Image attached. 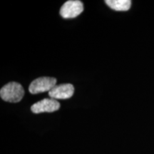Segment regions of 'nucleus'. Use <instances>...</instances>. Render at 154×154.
<instances>
[{"label": "nucleus", "mask_w": 154, "mask_h": 154, "mask_svg": "<svg viewBox=\"0 0 154 154\" xmlns=\"http://www.w3.org/2000/svg\"><path fill=\"white\" fill-rule=\"evenodd\" d=\"M24 90L22 86L17 82H10L4 86L0 90V96L4 101L17 103L22 99Z\"/></svg>", "instance_id": "f257e3e1"}, {"label": "nucleus", "mask_w": 154, "mask_h": 154, "mask_svg": "<svg viewBox=\"0 0 154 154\" xmlns=\"http://www.w3.org/2000/svg\"><path fill=\"white\" fill-rule=\"evenodd\" d=\"M57 79L53 77H40L31 83L29 91L32 94L50 91L56 86Z\"/></svg>", "instance_id": "f03ea898"}, {"label": "nucleus", "mask_w": 154, "mask_h": 154, "mask_svg": "<svg viewBox=\"0 0 154 154\" xmlns=\"http://www.w3.org/2000/svg\"><path fill=\"white\" fill-rule=\"evenodd\" d=\"M84 11V5L79 0H70L65 2L60 9V15L64 19H73Z\"/></svg>", "instance_id": "7ed1b4c3"}, {"label": "nucleus", "mask_w": 154, "mask_h": 154, "mask_svg": "<svg viewBox=\"0 0 154 154\" xmlns=\"http://www.w3.org/2000/svg\"><path fill=\"white\" fill-rule=\"evenodd\" d=\"M60 109V103L53 99H44L36 102L31 107V110L34 113L44 112H54Z\"/></svg>", "instance_id": "20e7f679"}, {"label": "nucleus", "mask_w": 154, "mask_h": 154, "mask_svg": "<svg viewBox=\"0 0 154 154\" xmlns=\"http://www.w3.org/2000/svg\"><path fill=\"white\" fill-rule=\"evenodd\" d=\"M74 87L71 84H63L56 85L49 92V96L53 99H68L73 96Z\"/></svg>", "instance_id": "39448f33"}, {"label": "nucleus", "mask_w": 154, "mask_h": 154, "mask_svg": "<svg viewBox=\"0 0 154 154\" xmlns=\"http://www.w3.org/2000/svg\"><path fill=\"white\" fill-rule=\"evenodd\" d=\"M106 5L116 11H128L131 5L130 0H106Z\"/></svg>", "instance_id": "423d86ee"}]
</instances>
